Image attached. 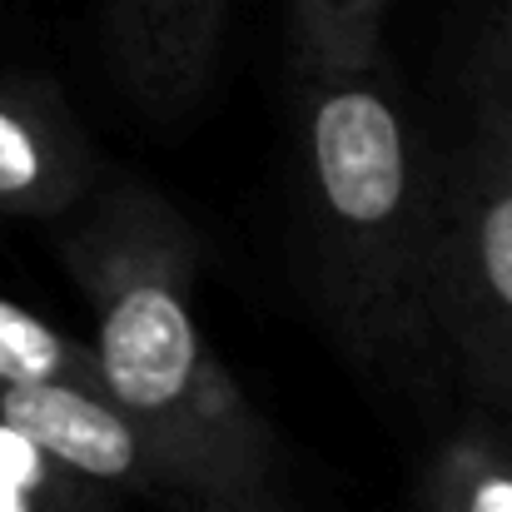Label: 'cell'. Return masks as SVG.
Listing matches in <instances>:
<instances>
[{"instance_id":"cell-1","label":"cell","mask_w":512,"mask_h":512,"mask_svg":"<svg viewBox=\"0 0 512 512\" xmlns=\"http://www.w3.org/2000/svg\"><path fill=\"white\" fill-rule=\"evenodd\" d=\"M55 224L105 398L165 448L204 512H294L264 413L199 329L194 224L145 179H105Z\"/></svg>"},{"instance_id":"cell-2","label":"cell","mask_w":512,"mask_h":512,"mask_svg":"<svg viewBox=\"0 0 512 512\" xmlns=\"http://www.w3.org/2000/svg\"><path fill=\"white\" fill-rule=\"evenodd\" d=\"M299 224L339 348L378 378L438 368V150L388 55L299 70Z\"/></svg>"},{"instance_id":"cell-3","label":"cell","mask_w":512,"mask_h":512,"mask_svg":"<svg viewBox=\"0 0 512 512\" xmlns=\"http://www.w3.org/2000/svg\"><path fill=\"white\" fill-rule=\"evenodd\" d=\"M433 343L473 408L512 418V100L483 70L468 135L438 155Z\"/></svg>"},{"instance_id":"cell-4","label":"cell","mask_w":512,"mask_h":512,"mask_svg":"<svg viewBox=\"0 0 512 512\" xmlns=\"http://www.w3.org/2000/svg\"><path fill=\"white\" fill-rule=\"evenodd\" d=\"M0 423L25 433L55 463L135 498H155L174 512H204L165 448L135 428L105 393L70 383H0Z\"/></svg>"},{"instance_id":"cell-5","label":"cell","mask_w":512,"mask_h":512,"mask_svg":"<svg viewBox=\"0 0 512 512\" xmlns=\"http://www.w3.org/2000/svg\"><path fill=\"white\" fill-rule=\"evenodd\" d=\"M229 40V0H100V45L115 85L155 120L189 115Z\"/></svg>"},{"instance_id":"cell-6","label":"cell","mask_w":512,"mask_h":512,"mask_svg":"<svg viewBox=\"0 0 512 512\" xmlns=\"http://www.w3.org/2000/svg\"><path fill=\"white\" fill-rule=\"evenodd\" d=\"M100 184V155L55 80L0 70V214L55 224Z\"/></svg>"},{"instance_id":"cell-7","label":"cell","mask_w":512,"mask_h":512,"mask_svg":"<svg viewBox=\"0 0 512 512\" xmlns=\"http://www.w3.org/2000/svg\"><path fill=\"white\" fill-rule=\"evenodd\" d=\"M423 512H512V418L473 408L423 463Z\"/></svg>"},{"instance_id":"cell-8","label":"cell","mask_w":512,"mask_h":512,"mask_svg":"<svg viewBox=\"0 0 512 512\" xmlns=\"http://www.w3.org/2000/svg\"><path fill=\"white\" fill-rule=\"evenodd\" d=\"M0 512H120V493L0 423Z\"/></svg>"},{"instance_id":"cell-9","label":"cell","mask_w":512,"mask_h":512,"mask_svg":"<svg viewBox=\"0 0 512 512\" xmlns=\"http://www.w3.org/2000/svg\"><path fill=\"white\" fill-rule=\"evenodd\" d=\"M388 0H289L294 70H334L383 55Z\"/></svg>"},{"instance_id":"cell-10","label":"cell","mask_w":512,"mask_h":512,"mask_svg":"<svg viewBox=\"0 0 512 512\" xmlns=\"http://www.w3.org/2000/svg\"><path fill=\"white\" fill-rule=\"evenodd\" d=\"M0 383H70L105 393L85 339L50 329L10 299H0Z\"/></svg>"},{"instance_id":"cell-11","label":"cell","mask_w":512,"mask_h":512,"mask_svg":"<svg viewBox=\"0 0 512 512\" xmlns=\"http://www.w3.org/2000/svg\"><path fill=\"white\" fill-rule=\"evenodd\" d=\"M478 70L512 100V0H493V25H488V45Z\"/></svg>"}]
</instances>
